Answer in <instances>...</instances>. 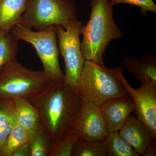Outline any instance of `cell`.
Here are the masks:
<instances>
[{
  "label": "cell",
  "instance_id": "cell-18",
  "mask_svg": "<svg viewBox=\"0 0 156 156\" xmlns=\"http://www.w3.org/2000/svg\"><path fill=\"white\" fill-rule=\"evenodd\" d=\"M30 135L29 131L16 123L3 145L0 156H11L16 149L29 141Z\"/></svg>",
  "mask_w": 156,
  "mask_h": 156
},
{
  "label": "cell",
  "instance_id": "cell-20",
  "mask_svg": "<svg viewBox=\"0 0 156 156\" xmlns=\"http://www.w3.org/2000/svg\"><path fill=\"white\" fill-rule=\"evenodd\" d=\"M105 141H87L78 139L72 156H105Z\"/></svg>",
  "mask_w": 156,
  "mask_h": 156
},
{
  "label": "cell",
  "instance_id": "cell-12",
  "mask_svg": "<svg viewBox=\"0 0 156 156\" xmlns=\"http://www.w3.org/2000/svg\"><path fill=\"white\" fill-rule=\"evenodd\" d=\"M124 61L129 73L141 84L156 86L155 55H144L140 60L127 57L124 58Z\"/></svg>",
  "mask_w": 156,
  "mask_h": 156
},
{
  "label": "cell",
  "instance_id": "cell-13",
  "mask_svg": "<svg viewBox=\"0 0 156 156\" xmlns=\"http://www.w3.org/2000/svg\"><path fill=\"white\" fill-rule=\"evenodd\" d=\"M28 0H0V31L11 33L19 23L25 12Z\"/></svg>",
  "mask_w": 156,
  "mask_h": 156
},
{
  "label": "cell",
  "instance_id": "cell-8",
  "mask_svg": "<svg viewBox=\"0 0 156 156\" xmlns=\"http://www.w3.org/2000/svg\"><path fill=\"white\" fill-rule=\"evenodd\" d=\"M73 130L78 139L87 141H105L109 133L100 107L83 98Z\"/></svg>",
  "mask_w": 156,
  "mask_h": 156
},
{
  "label": "cell",
  "instance_id": "cell-2",
  "mask_svg": "<svg viewBox=\"0 0 156 156\" xmlns=\"http://www.w3.org/2000/svg\"><path fill=\"white\" fill-rule=\"evenodd\" d=\"M90 17L83 26L81 50L84 59L105 65L103 56L111 41L122 38V32L113 17V5L110 0H91Z\"/></svg>",
  "mask_w": 156,
  "mask_h": 156
},
{
  "label": "cell",
  "instance_id": "cell-5",
  "mask_svg": "<svg viewBox=\"0 0 156 156\" xmlns=\"http://www.w3.org/2000/svg\"><path fill=\"white\" fill-rule=\"evenodd\" d=\"M77 18L76 6L72 0H28L18 24L40 31L52 26L65 28Z\"/></svg>",
  "mask_w": 156,
  "mask_h": 156
},
{
  "label": "cell",
  "instance_id": "cell-11",
  "mask_svg": "<svg viewBox=\"0 0 156 156\" xmlns=\"http://www.w3.org/2000/svg\"><path fill=\"white\" fill-rule=\"evenodd\" d=\"M119 131L121 137L140 155H144L148 144L155 140L150 130L135 116L130 115Z\"/></svg>",
  "mask_w": 156,
  "mask_h": 156
},
{
  "label": "cell",
  "instance_id": "cell-6",
  "mask_svg": "<svg viewBox=\"0 0 156 156\" xmlns=\"http://www.w3.org/2000/svg\"><path fill=\"white\" fill-rule=\"evenodd\" d=\"M11 32L18 41H24L33 46L43 64V71L50 80L63 83L64 75L58 62L56 26L34 31L17 24L12 27Z\"/></svg>",
  "mask_w": 156,
  "mask_h": 156
},
{
  "label": "cell",
  "instance_id": "cell-1",
  "mask_svg": "<svg viewBox=\"0 0 156 156\" xmlns=\"http://www.w3.org/2000/svg\"><path fill=\"white\" fill-rule=\"evenodd\" d=\"M28 100L38 112L53 142H56L72 130L83 98L78 90L64 83L50 80L43 91Z\"/></svg>",
  "mask_w": 156,
  "mask_h": 156
},
{
  "label": "cell",
  "instance_id": "cell-14",
  "mask_svg": "<svg viewBox=\"0 0 156 156\" xmlns=\"http://www.w3.org/2000/svg\"><path fill=\"white\" fill-rule=\"evenodd\" d=\"M16 123L30 132L33 131L41 122L38 112L27 99L14 100Z\"/></svg>",
  "mask_w": 156,
  "mask_h": 156
},
{
  "label": "cell",
  "instance_id": "cell-7",
  "mask_svg": "<svg viewBox=\"0 0 156 156\" xmlns=\"http://www.w3.org/2000/svg\"><path fill=\"white\" fill-rule=\"evenodd\" d=\"M56 26L58 48L65 63L63 83L78 90L86 61L81 52L80 41L83 24L76 19L70 21L65 28Z\"/></svg>",
  "mask_w": 156,
  "mask_h": 156
},
{
  "label": "cell",
  "instance_id": "cell-17",
  "mask_svg": "<svg viewBox=\"0 0 156 156\" xmlns=\"http://www.w3.org/2000/svg\"><path fill=\"white\" fill-rule=\"evenodd\" d=\"M107 156H139L127 141L121 137L118 131L110 132L105 140Z\"/></svg>",
  "mask_w": 156,
  "mask_h": 156
},
{
  "label": "cell",
  "instance_id": "cell-23",
  "mask_svg": "<svg viewBox=\"0 0 156 156\" xmlns=\"http://www.w3.org/2000/svg\"><path fill=\"white\" fill-rule=\"evenodd\" d=\"M11 156H30L29 141L23 144L14 150Z\"/></svg>",
  "mask_w": 156,
  "mask_h": 156
},
{
  "label": "cell",
  "instance_id": "cell-22",
  "mask_svg": "<svg viewBox=\"0 0 156 156\" xmlns=\"http://www.w3.org/2000/svg\"><path fill=\"white\" fill-rule=\"evenodd\" d=\"M113 5L119 4H128L138 6L140 11L144 14H147L148 11L156 13V5L153 0H110Z\"/></svg>",
  "mask_w": 156,
  "mask_h": 156
},
{
  "label": "cell",
  "instance_id": "cell-4",
  "mask_svg": "<svg viewBox=\"0 0 156 156\" xmlns=\"http://www.w3.org/2000/svg\"><path fill=\"white\" fill-rule=\"evenodd\" d=\"M50 80L44 71L28 69L14 58L0 70V98L29 99L43 91Z\"/></svg>",
  "mask_w": 156,
  "mask_h": 156
},
{
  "label": "cell",
  "instance_id": "cell-19",
  "mask_svg": "<svg viewBox=\"0 0 156 156\" xmlns=\"http://www.w3.org/2000/svg\"><path fill=\"white\" fill-rule=\"evenodd\" d=\"M18 51V40L11 33L0 31V70L9 62L16 58Z\"/></svg>",
  "mask_w": 156,
  "mask_h": 156
},
{
  "label": "cell",
  "instance_id": "cell-10",
  "mask_svg": "<svg viewBox=\"0 0 156 156\" xmlns=\"http://www.w3.org/2000/svg\"><path fill=\"white\" fill-rule=\"evenodd\" d=\"M101 112L109 132L119 131L135 110L132 98L111 99L100 106Z\"/></svg>",
  "mask_w": 156,
  "mask_h": 156
},
{
  "label": "cell",
  "instance_id": "cell-24",
  "mask_svg": "<svg viewBox=\"0 0 156 156\" xmlns=\"http://www.w3.org/2000/svg\"><path fill=\"white\" fill-rule=\"evenodd\" d=\"M155 141V140H153L148 144L143 155L145 156H155L156 155Z\"/></svg>",
  "mask_w": 156,
  "mask_h": 156
},
{
  "label": "cell",
  "instance_id": "cell-9",
  "mask_svg": "<svg viewBox=\"0 0 156 156\" xmlns=\"http://www.w3.org/2000/svg\"><path fill=\"white\" fill-rule=\"evenodd\" d=\"M123 83L135 105V115L149 128L156 140V86L141 84V87L133 89L124 77Z\"/></svg>",
  "mask_w": 156,
  "mask_h": 156
},
{
  "label": "cell",
  "instance_id": "cell-21",
  "mask_svg": "<svg viewBox=\"0 0 156 156\" xmlns=\"http://www.w3.org/2000/svg\"><path fill=\"white\" fill-rule=\"evenodd\" d=\"M78 139L72 129L59 141L53 142L49 156H72Z\"/></svg>",
  "mask_w": 156,
  "mask_h": 156
},
{
  "label": "cell",
  "instance_id": "cell-15",
  "mask_svg": "<svg viewBox=\"0 0 156 156\" xmlns=\"http://www.w3.org/2000/svg\"><path fill=\"white\" fill-rule=\"evenodd\" d=\"M29 143L30 156H49L53 140L41 121L30 132Z\"/></svg>",
  "mask_w": 156,
  "mask_h": 156
},
{
  "label": "cell",
  "instance_id": "cell-16",
  "mask_svg": "<svg viewBox=\"0 0 156 156\" xmlns=\"http://www.w3.org/2000/svg\"><path fill=\"white\" fill-rule=\"evenodd\" d=\"M16 124L14 101L0 98V154L6 140Z\"/></svg>",
  "mask_w": 156,
  "mask_h": 156
},
{
  "label": "cell",
  "instance_id": "cell-3",
  "mask_svg": "<svg viewBox=\"0 0 156 156\" xmlns=\"http://www.w3.org/2000/svg\"><path fill=\"white\" fill-rule=\"evenodd\" d=\"M123 69L86 60L78 91L84 99L99 107L114 98H131L123 83Z\"/></svg>",
  "mask_w": 156,
  "mask_h": 156
}]
</instances>
